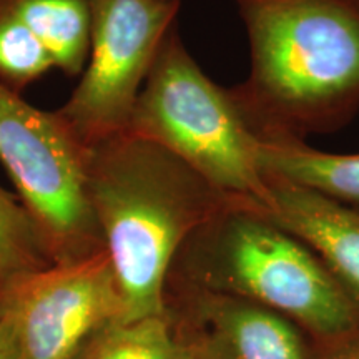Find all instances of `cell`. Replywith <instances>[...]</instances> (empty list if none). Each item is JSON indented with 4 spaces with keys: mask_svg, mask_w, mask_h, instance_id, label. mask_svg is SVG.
I'll list each match as a JSON object with an SVG mask.
<instances>
[{
    "mask_svg": "<svg viewBox=\"0 0 359 359\" xmlns=\"http://www.w3.org/2000/svg\"><path fill=\"white\" fill-rule=\"evenodd\" d=\"M263 175L296 183L359 210V154H330L306 142L258 143Z\"/></svg>",
    "mask_w": 359,
    "mask_h": 359,
    "instance_id": "10",
    "label": "cell"
},
{
    "mask_svg": "<svg viewBox=\"0 0 359 359\" xmlns=\"http://www.w3.org/2000/svg\"><path fill=\"white\" fill-rule=\"evenodd\" d=\"M320 359H359V333L333 348L321 349Z\"/></svg>",
    "mask_w": 359,
    "mask_h": 359,
    "instance_id": "15",
    "label": "cell"
},
{
    "mask_svg": "<svg viewBox=\"0 0 359 359\" xmlns=\"http://www.w3.org/2000/svg\"><path fill=\"white\" fill-rule=\"evenodd\" d=\"M50 262L24 205L0 188V293L13 281L50 266Z\"/></svg>",
    "mask_w": 359,
    "mask_h": 359,
    "instance_id": "13",
    "label": "cell"
},
{
    "mask_svg": "<svg viewBox=\"0 0 359 359\" xmlns=\"http://www.w3.org/2000/svg\"><path fill=\"white\" fill-rule=\"evenodd\" d=\"M87 190L122 296V323L165 314L177 253L231 196L167 148L128 132L87 148Z\"/></svg>",
    "mask_w": 359,
    "mask_h": 359,
    "instance_id": "2",
    "label": "cell"
},
{
    "mask_svg": "<svg viewBox=\"0 0 359 359\" xmlns=\"http://www.w3.org/2000/svg\"><path fill=\"white\" fill-rule=\"evenodd\" d=\"M50 69L53 62L40 40L8 0H0V85L20 93Z\"/></svg>",
    "mask_w": 359,
    "mask_h": 359,
    "instance_id": "14",
    "label": "cell"
},
{
    "mask_svg": "<svg viewBox=\"0 0 359 359\" xmlns=\"http://www.w3.org/2000/svg\"><path fill=\"white\" fill-rule=\"evenodd\" d=\"M264 178L266 198L251 206L302 240L359 308V210L311 188Z\"/></svg>",
    "mask_w": 359,
    "mask_h": 359,
    "instance_id": "9",
    "label": "cell"
},
{
    "mask_svg": "<svg viewBox=\"0 0 359 359\" xmlns=\"http://www.w3.org/2000/svg\"><path fill=\"white\" fill-rule=\"evenodd\" d=\"M19 359H74L92 333L122 323L123 304L105 250L53 263L0 293Z\"/></svg>",
    "mask_w": 359,
    "mask_h": 359,
    "instance_id": "7",
    "label": "cell"
},
{
    "mask_svg": "<svg viewBox=\"0 0 359 359\" xmlns=\"http://www.w3.org/2000/svg\"><path fill=\"white\" fill-rule=\"evenodd\" d=\"M250 72L228 88L262 142H304L359 111V0H235Z\"/></svg>",
    "mask_w": 359,
    "mask_h": 359,
    "instance_id": "1",
    "label": "cell"
},
{
    "mask_svg": "<svg viewBox=\"0 0 359 359\" xmlns=\"http://www.w3.org/2000/svg\"><path fill=\"white\" fill-rule=\"evenodd\" d=\"M175 293L183 336L196 359H320L311 336L276 311L213 291L168 285Z\"/></svg>",
    "mask_w": 359,
    "mask_h": 359,
    "instance_id": "8",
    "label": "cell"
},
{
    "mask_svg": "<svg viewBox=\"0 0 359 359\" xmlns=\"http://www.w3.org/2000/svg\"><path fill=\"white\" fill-rule=\"evenodd\" d=\"M0 161L42 236L52 263L103 251L87 190V147L55 111L0 85Z\"/></svg>",
    "mask_w": 359,
    "mask_h": 359,
    "instance_id": "5",
    "label": "cell"
},
{
    "mask_svg": "<svg viewBox=\"0 0 359 359\" xmlns=\"http://www.w3.org/2000/svg\"><path fill=\"white\" fill-rule=\"evenodd\" d=\"M127 132L158 143L231 198L262 205L268 182L258 163L259 138L228 88L206 77L175 24L135 102Z\"/></svg>",
    "mask_w": 359,
    "mask_h": 359,
    "instance_id": "4",
    "label": "cell"
},
{
    "mask_svg": "<svg viewBox=\"0 0 359 359\" xmlns=\"http://www.w3.org/2000/svg\"><path fill=\"white\" fill-rule=\"evenodd\" d=\"M168 285L230 294L271 309L321 349L359 333V308L320 258L246 200L230 198L187 238Z\"/></svg>",
    "mask_w": 359,
    "mask_h": 359,
    "instance_id": "3",
    "label": "cell"
},
{
    "mask_svg": "<svg viewBox=\"0 0 359 359\" xmlns=\"http://www.w3.org/2000/svg\"><path fill=\"white\" fill-rule=\"evenodd\" d=\"M90 50L80 82L55 114L83 147L127 132L130 115L180 0H88Z\"/></svg>",
    "mask_w": 359,
    "mask_h": 359,
    "instance_id": "6",
    "label": "cell"
},
{
    "mask_svg": "<svg viewBox=\"0 0 359 359\" xmlns=\"http://www.w3.org/2000/svg\"><path fill=\"white\" fill-rule=\"evenodd\" d=\"M83 359H196L183 341L168 311L161 316L105 327Z\"/></svg>",
    "mask_w": 359,
    "mask_h": 359,
    "instance_id": "12",
    "label": "cell"
},
{
    "mask_svg": "<svg viewBox=\"0 0 359 359\" xmlns=\"http://www.w3.org/2000/svg\"><path fill=\"white\" fill-rule=\"evenodd\" d=\"M50 55L53 67L69 77L80 75L90 50L88 0H8Z\"/></svg>",
    "mask_w": 359,
    "mask_h": 359,
    "instance_id": "11",
    "label": "cell"
},
{
    "mask_svg": "<svg viewBox=\"0 0 359 359\" xmlns=\"http://www.w3.org/2000/svg\"><path fill=\"white\" fill-rule=\"evenodd\" d=\"M0 359H19V349L13 338L12 326L2 313H0Z\"/></svg>",
    "mask_w": 359,
    "mask_h": 359,
    "instance_id": "16",
    "label": "cell"
}]
</instances>
